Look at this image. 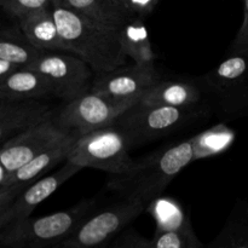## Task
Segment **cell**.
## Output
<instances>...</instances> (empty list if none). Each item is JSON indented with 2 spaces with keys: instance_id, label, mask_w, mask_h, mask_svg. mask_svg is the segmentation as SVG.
<instances>
[{
  "instance_id": "obj_1",
  "label": "cell",
  "mask_w": 248,
  "mask_h": 248,
  "mask_svg": "<svg viewBox=\"0 0 248 248\" xmlns=\"http://www.w3.org/2000/svg\"><path fill=\"white\" fill-rule=\"evenodd\" d=\"M193 161V144L189 138L135 160L126 172L111 174L107 188L121 198L136 199L149 205Z\"/></svg>"
},
{
  "instance_id": "obj_2",
  "label": "cell",
  "mask_w": 248,
  "mask_h": 248,
  "mask_svg": "<svg viewBox=\"0 0 248 248\" xmlns=\"http://www.w3.org/2000/svg\"><path fill=\"white\" fill-rule=\"evenodd\" d=\"M52 11L68 51L84 60L96 74L126 64L119 31L98 26L61 4Z\"/></svg>"
},
{
  "instance_id": "obj_3",
  "label": "cell",
  "mask_w": 248,
  "mask_h": 248,
  "mask_svg": "<svg viewBox=\"0 0 248 248\" xmlns=\"http://www.w3.org/2000/svg\"><path fill=\"white\" fill-rule=\"evenodd\" d=\"M98 208L87 199L67 210L38 218H27L0 229V248H47L63 244L82 220Z\"/></svg>"
},
{
  "instance_id": "obj_4",
  "label": "cell",
  "mask_w": 248,
  "mask_h": 248,
  "mask_svg": "<svg viewBox=\"0 0 248 248\" xmlns=\"http://www.w3.org/2000/svg\"><path fill=\"white\" fill-rule=\"evenodd\" d=\"M200 114L196 107L179 108L138 101L124 111L113 126L124 133L133 148L177 132Z\"/></svg>"
},
{
  "instance_id": "obj_5",
  "label": "cell",
  "mask_w": 248,
  "mask_h": 248,
  "mask_svg": "<svg viewBox=\"0 0 248 248\" xmlns=\"http://www.w3.org/2000/svg\"><path fill=\"white\" fill-rule=\"evenodd\" d=\"M140 99H115L96 92H87L70 102H64L53 113V121L65 132L84 136L111 126L116 119Z\"/></svg>"
},
{
  "instance_id": "obj_6",
  "label": "cell",
  "mask_w": 248,
  "mask_h": 248,
  "mask_svg": "<svg viewBox=\"0 0 248 248\" xmlns=\"http://www.w3.org/2000/svg\"><path fill=\"white\" fill-rule=\"evenodd\" d=\"M148 205L136 199L123 198L87 216L74 232L61 246L65 248H106L127 228L128 224L147 211Z\"/></svg>"
},
{
  "instance_id": "obj_7",
  "label": "cell",
  "mask_w": 248,
  "mask_h": 248,
  "mask_svg": "<svg viewBox=\"0 0 248 248\" xmlns=\"http://www.w3.org/2000/svg\"><path fill=\"white\" fill-rule=\"evenodd\" d=\"M127 138L115 126L96 130L80 136L70 152L68 161L82 169L101 170L110 174H121L132 166Z\"/></svg>"
},
{
  "instance_id": "obj_8",
  "label": "cell",
  "mask_w": 248,
  "mask_h": 248,
  "mask_svg": "<svg viewBox=\"0 0 248 248\" xmlns=\"http://www.w3.org/2000/svg\"><path fill=\"white\" fill-rule=\"evenodd\" d=\"M29 68L40 72L52 86L53 96L63 102L91 91L96 75L84 60L68 51H45Z\"/></svg>"
},
{
  "instance_id": "obj_9",
  "label": "cell",
  "mask_w": 248,
  "mask_h": 248,
  "mask_svg": "<svg viewBox=\"0 0 248 248\" xmlns=\"http://www.w3.org/2000/svg\"><path fill=\"white\" fill-rule=\"evenodd\" d=\"M228 115L248 110V56L232 53L202 78Z\"/></svg>"
},
{
  "instance_id": "obj_10",
  "label": "cell",
  "mask_w": 248,
  "mask_h": 248,
  "mask_svg": "<svg viewBox=\"0 0 248 248\" xmlns=\"http://www.w3.org/2000/svg\"><path fill=\"white\" fill-rule=\"evenodd\" d=\"M72 136L68 140L48 148L15 172L0 166V215L12 205L17 196L31 184L40 179L46 172L63 161H68L70 152L78 140Z\"/></svg>"
},
{
  "instance_id": "obj_11",
  "label": "cell",
  "mask_w": 248,
  "mask_h": 248,
  "mask_svg": "<svg viewBox=\"0 0 248 248\" xmlns=\"http://www.w3.org/2000/svg\"><path fill=\"white\" fill-rule=\"evenodd\" d=\"M74 135L62 130L52 118L48 119L4 143L0 148V166L15 172L48 148Z\"/></svg>"
},
{
  "instance_id": "obj_12",
  "label": "cell",
  "mask_w": 248,
  "mask_h": 248,
  "mask_svg": "<svg viewBox=\"0 0 248 248\" xmlns=\"http://www.w3.org/2000/svg\"><path fill=\"white\" fill-rule=\"evenodd\" d=\"M159 81L155 63L125 64L110 72L97 73L91 91L115 99H140L142 94Z\"/></svg>"
},
{
  "instance_id": "obj_13",
  "label": "cell",
  "mask_w": 248,
  "mask_h": 248,
  "mask_svg": "<svg viewBox=\"0 0 248 248\" xmlns=\"http://www.w3.org/2000/svg\"><path fill=\"white\" fill-rule=\"evenodd\" d=\"M81 170L82 167L79 165L65 161V164L58 171L47 174L31 184L26 190H23L17 196L12 205L4 213L0 215V229L12 224V223L31 217L33 211L43 201L50 198L62 184L69 181Z\"/></svg>"
},
{
  "instance_id": "obj_14",
  "label": "cell",
  "mask_w": 248,
  "mask_h": 248,
  "mask_svg": "<svg viewBox=\"0 0 248 248\" xmlns=\"http://www.w3.org/2000/svg\"><path fill=\"white\" fill-rule=\"evenodd\" d=\"M53 113L43 99H0V143L48 120Z\"/></svg>"
},
{
  "instance_id": "obj_15",
  "label": "cell",
  "mask_w": 248,
  "mask_h": 248,
  "mask_svg": "<svg viewBox=\"0 0 248 248\" xmlns=\"http://www.w3.org/2000/svg\"><path fill=\"white\" fill-rule=\"evenodd\" d=\"M45 51L33 45L18 26L0 31V80L16 70L29 68Z\"/></svg>"
},
{
  "instance_id": "obj_16",
  "label": "cell",
  "mask_w": 248,
  "mask_h": 248,
  "mask_svg": "<svg viewBox=\"0 0 248 248\" xmlns=\"http://www.w3.org/2000/svg\"><path fill=\"white\" fill-rule=\"evenodd\" d=\"M61 5L98 26L116 31L138 18L128 10L124 0H61Z\"/></svg>"
},
{
  "instance_id": "obj_17",
  "label": "cell",
  "mask_w": 248,
  "mask_h": 248,
  "mask_svg": "<svg viewBox=\"0 0 248 248\" xmlns=\"http://www.w3.org/2000/svg\"><path fill=\"white\" fill-rule=\"evenodd\" d=\"M27 38L43 51H68L51 9L38 10L18 19ZM69 52V51H68Z\"/></svg>"
},
{
  "instance_id": "obj_18",
  "label": "cell",
  "mask_w": 248,
  "mask_h": 248,
  "mask_svg": "<svg viewBox=\"0 0 248 248\" xmlns=\"http://www.w3.org/2000/svg\"><path fill=\"white\" fill-rule=\"evenodd\" d=\"M53 96L52 86L38 70L23 68L0 80V99H45Z\"/></svg>"
},
{
  "instance_id": "obj_19",
  "label": "cell",
  "mask_w": 248,
  "mask_h": 248,
  "mask_svg": "<svg viewBox=\"0 0 248 248\" xmlns=\"http://www.w3.org/2000/svg\"><path fill=\"white\" fill-rule=\"evenodd\" d=\"M201 99V92L195 84L181 80L156 81L140 97V102L145 104L191 108Z\"/></svg>"
},
{
  "instance_id": "obj_20",
  "label": "cell",
  "mask_w": 248,
  "mask_h": 248,
  "mask_svg": "<svg viewBox=\"0 0 248 248\" xmlns=\"http://www.w3.org/2000/svg\"><path fill=\"white\" fill-rule=\"evenodd\" d=\"M119 39L123 50L135 63H155L156 55L153 51L147 27L143 18H135L128 22L120 31Z\"/></svg>"
},
{
  "instance_id": "obj_21",
  "label": "cell",
  "mask_w": 248,
  "mask_h": 248,
  "mask_svg": "<svg viewBox=\"0 0 248 248\" xmlns=\"http://www.w3.org/2000/svg\"><path fill=\"white\" fill-rule=\"evenodd\" d=\"M235 138V131L224 124H218L194 136L191 137L194 161L223 154L234 144Z\"/></svg>"
},
{
  "instance_id": "obj_22",
  "label": "cell",
  "mask_w": 248,
  "mask_h": 248,
  "mask_svg": "<svg viewBox=\"0 0 248 248\" xmlns=\"http://www.w3.org/2000/svg\"><path fill=\"white\" fill-rule=\"evenodd\" d=\"M147 212L153 217L156 230H179L193 227L183 206L167 196H157L148 205Z\"/></svg>"
},
{
  "instance_id": "obj_23",
  "label": "cell",
  "mask_w": 248,
  "mask_h": 248,
  "mask_svg": "<svg viewBox=\"0 0 248 248\" xmlns=\"http://www.w3.org/2000/svg\"><path fill=\"white\" fill-rule=\"evenodd\" d=\"M207 248H248L246 207L237 205L228 217L219 234L206 245Z\"/></svg>"
},
{
  "instance_id": "obj_24",
  "label": "cell",
  "mask_w": 248,
  "mask_h": 248,
  "mask_svg": "<svg viewBox=\"0 0 248 248\" xmlns=\"http://www.w3.org/2000/svg\"><path fill=\"white\" fill-rule=\"evenodd\" d=\"M150 245L152 248H201L203 246L193 227L179 230L155 229Z\"/></svg>"
},
{
  "instance_id": "obj_25",
  "label": "cell",
  "mask_w": 248,
  "mask_h": 248,
  "mask_svg": "<svg viewBox=\"0 0 248 248\" xmlns=\"http://www.w3.org/2000/svg\"><path fill=\"white\" fill-rule=\"evenodd\" d=\"M0 5L7 15L19 19L31 12L56 6V0H0Z\"/></svg>"
},
{
  "instance_id": "obj_26",
  "label": "cell",
  "mask_w": 248,
  "mask_h": 248,
  "mask_svg": "<svg viewBox=\"0 0 248 248\" xmlns=\"http://www.w3.org/2000/svg\"><path fill=\"white\" fill-rule=\"evenodd\" d=\"M108 248H152V245L150 240L145 239L140 232L130 228L119 234L108 245Z\"/></svg>"
},
{
  "instance_id": "obj_27",
  "label": "cell",
  "mask_w": 248,
  "mask_h": 248,
  "mask_svg": "<svg viewBox=\"0 0 248 248\" xmlns=\"http://www.w3.org/2000/svg\"><path fill=\"white\" fill-rule=\"evenodd\" d=\"M232 53L248 56V0H244V19L232 44Z\"/></svg>"
},
{
  "instance_id": "obj_28",
  "label": "cell",
  "mask_w": 248,
  "mask_h": 248,
  "mask_svg": "<svg viewBox=\"0 0 248 248\" xmlns=\"http://www.w3.org/2000/svg\"><path fill=\"white\" fill-rule=\"evenodd\" d=\"M47 248H65V247L61 246V245H57V246H53V247H47Z\"/></svg>"
},
{
  "instance_id": "obj_29",
  "label": "cell",
  "mask_w": 248,
  "mask_h": 248,
  "mask_svg": "<svg viewBox=\"0 0 248 248\" xmlns=\"http://www.w3.org/2000/svg\"><path fill=\"white\" fill-rule=\"evenodd\" d=\"M246 215H247V223H248V206L246 207Z\"/></svg>"
},
{
  "instance_id": "obj_30",
  "label": "cell",
  "mask_w": 248,
  "mask_h": 248,
  "mask_svg": "<svg viewBox=\"0 0 248 248\" xmlns=\"http://www.w3.org/2000/svg\"><path fill=\"white\" fill-rule=\"evenodd\" d=\"M61 4V0H56V5H60Z\"/></svg>"
},
{
  "instance_id": "obj_31",
  "label": "cell",
  "mask_w": 248,
  "mask_h": 248,
  "mask_svg": "<svg viewBox=\"0 0 248 248\" xmlns=\"http://www.w3.org/2000/svg\"><path fill=\"white\" fill-rule=\"evenodd\" d=\"M201 248H207V247H206V245H203V246H202V247H201Z\"/></svg>"
},
{
  "instance_id": "obj_32",
  "label": "cell",
  "mask_w": 248,
  "mask_h": 248,
  "mask_svg": "<svg viewBox=\"0 0 248 248\" xmlns=\"http://www.w3.org/2000/svg\"><path fill=\"white\" fill-rule=\"evenodd\" d=\"M106 248H108V246H107V247H106Z\"/></svg>"
}]
</instances>
